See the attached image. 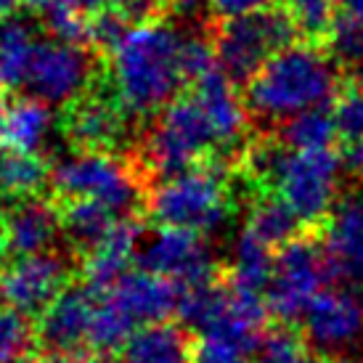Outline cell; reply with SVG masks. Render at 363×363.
<instances>
[{"mask_svg":"<svg viewBox=\"0 0 363 363\" xmlns=\"http://www.w3.org/2000/svg\"><path fill=\"white\" fill-rule=\"evenodd\" d=\"M122 363H194V342L178 323H149L122 347Z\"/></svg>","mask_w":363,"mask_h":363,"instance_id":"cell-20","label":"cell"},{"mask_svg":"<svg viewBox=\"0 0 363 363\" xmlns=\"http://www.w3.org/2000/svg\"><path fill=\"white\" fill-rule=\"evenodd\" d=\"M38 35L27 21L9 19L0 27V88L24 91Z\"/></svg>","mask_w":363,"mask_h":363,"instance_id":"cell-24","label":"cell"},{"mask_svg":"<svg viewBox=\"0 0 363 363\" xmlns=\"http://www.w3.org/2000/svg\"><path fill=\"white\" fill-rule=\"evenodd\" d=\"M271 6L273 0H212V11L225 16V19H239V16L257 13V11H265Z\"/></svg>","mask_w":363,"mask_h":363,"instance_id":"cell-37","label":"cell"},{"mask_svg":"<svg viewBox=\"0 0 363 363\" xmlns=\"http://www.w3.org/2000/svg\"><path fill=\"white\" fill-rule=\"evenodd\" d=\"M6 111H9V104H6V93H3V88H0V122H3V117H6Z\"/></svg>","mask_w":363,"mask_h":363,"instance_id":"cell-45","label":"cell"},{"mask_svg":"<svg viewBox=\"0 0 363 363\" xmlns=\"http://www.w3.org/2000/svg\"><path fill=\"white\" fill-rule=\"evenodd\" d=\"M300 220L279 196H262L252 204L250 210V220H247V231H252L257 239L268 244V247H279L289 244L297 239L300 233Z\"/></svg>","mask_w":363,"mask_h":363,"instance_id":"cell-26","label":"cell"},{"mask_svg":"<svg viewBox=\"0 0 363 363\" xmlns=\"http://www.w3.org/2000/svg\"><path fill=\"white\" fill-rule=\"evenodd\" d=\"M353 363H363V358H361V361H353Z\"/></svg>","mask_w":363,"mask_h":363,"instance_id":"cell-46","label":"cell"},{"mask_svg":"<svg viewBox=\"0 0 363 363\" xmlns=\"http://www.w3.org/2000/svg\"><path fill=\"white\" fill-rule=\"evenodd\" d=\"M143 242V225L133 215H122L114 223L109 236L104 239L93 252L85 255L82 262V279L91 292L106 294L120 281L125 273H130V262L138 257Z\"/></svg>","mask_w":363,"mask_h":363,"instance_id":"cell-15","label":"cell"},{"mask_svg":"<svg viewBox=\"0 0 363 363\" xmlns=\"http://www.w3.org/2000/svg\"><path fill=\"white\" fill-rule=\"evenodd\" d=\"M69 265L56 252L27 255L0 271V300L24 315H43L67 289Z\"/></svg>","mask_w":363,"mask_h":363,"instance_id":"cell-11","label":"cell"},{"mask_svg":"<svg viewBox=\"0 0 363 363\" xmlns=\"http://www.w3.org/2000/svg\"><path fill=\"white\" fill-rule=\"evenodd\" d=\"M125 111L114 99L104 96H82L72 104L67 117V133L72 141L80 143L88 152H104L106 146L122 138L125 133Z\"/></svg>","mask_w":363,"mask_h":363,"instance_id":"cell-18","label":"cell"},{"mask_svg":"<svg viewBox=\"0 0 363 363\" xmlns=\"http://www.w3.org/2000/svg\"><path fill=\"white\" fill-rule=\"evenodd\" d=\"M40 347L38 326L24 313L0 305V363H27Z\"/></svg>","mask_w":363,"mask_h":363,"instance_id":"cell-28","label":"cell"},{"mask_svg":"<svg viewBox=\"0 0 363 363\" xmlns=\"http://www.w3.org/2000/svg\"><path fill=\"white\" fill-rule=\"evenodd\" d=\"M257 363H321L308 340L297 332L279 326L257 345Z\"/></svg>","mask_w":363,"mask_h":363,"instance_id":"cell-29","label":"cell"},{"mask_svg":"<svg viewBox=\"0 0 363 363\" xmlns=\"http://www.w3.org/2000/svg\"><path fill=\"white\" fill-rule=\"evenodd\" d=\"M51 172L35 154H21L0 146V199H32Z\"/></svg>","mask_w":363,"mask_h":363,"instance_id":"cell-25","label":"cell"},{"mask_svg":"<svg viewBox=\"0 0 363 363\" xmlns=\"http://www.w3.org/2000/svg\"><path fill=\"white\" fill-rule=\"evenodd\" d=\"M45 27L53 40L69 43V45H85L91 43V19L80 11H53L45 13Z\"/></svg>","mask_w":363,"mask_h":363,"instance_id":"cell-33","label":"cell"},{"mask_svg":"<svg viewBox=\"0 0 363 363\" xmlns=\"http://www.w3.org/2000/svg\"><path fill=\"white\" fill-rule=\"evenodd\" d=\"M292 16L286 9H265L239 19H225L215 38V53L220 67L233 82H250L268 61L294 45Z\"/></svg>","mask_w":363,"mask_h":363,"instance_id":"cell-5","label":"cell"},{"mask_svg":"<svg viewBox=\"0 0 363 363\" xmlns=\"http://www.w3.org/2000/svg\"><path fill=\"white\" fill-rule=\"evenodd\" d=\"M337 135L340 133H337L332 111L326 109L303 111L281 125V143L286 149H300V152L332 149Z\"/></svg>","mask_w":363,"mask_h":363,"instance_id":"cell-27","label":"cell"},{"mask_svg":"<svg viewBox=\"0 0 363 363\" xmlns=\"http://www.w3.org/2000/svg\"><path fill=\"white\" fill-rule=\"evenodd\" d=\"M40 363H111V358L101 350H69V353H48Z\"/></svg>","mask_w":363,"mask_h":363,"instance_id":"cell-38","label":"cell"},{"mask_svg":"<svg viewBox=\"0 0 363 363\" xmlns=\"http://www.w3.org/2000/svg\"><path fill=\"white\" fill-rule=\"evenodd\" d=\"M111 11L122 13L125 19H146V13L154 9V0H106Z\"/></svg>","mask_w":363,"mask_h":363,"instance_id":"cell-39","label":"cell"},{"mask_svg":"<svg viewBox=\"0 0 363 363\" xmlns=\"http://www.w3.org/2000/svg\"><path fill=\"white\" fill-rule=\"evenodd\" d=\"M53 130V114L48 104L38 99H19L11 104L0 122V146L21 154H38L48 143Z\"/></svg>","mask_w":363,"mask_h":363,"instance_id":"cell-21","label":"cell"},{"mask_svg":"<svg viewBox=\"0 0 363 363\" xmlns=\"http://www.w3.org/2000/svg\"><path fill=\"white\" fill-rule=\"evenodd\" d=\"M337 93V61L315 45L294 43L247 82V106L260 120L286 122L303 111L326 109Z\"/></svg>","mask_w":363,"mask_h":363,"instance_id":"cell-2","label":"cell"},{"mask_svg":"<svg viewBox=\"0 0 363 363\" xmlns=\"http://www.w3.org/2000/svg\"><path fill=\"white\" fill-rule=\"evenodd\" d=\"M21 0H0V21H9Z\"/></svg>","mask_w":363,"mask_h":363,"instance_id":"cell-44","label":"cell"},{"mask_svg":"<svg viewBox=\"0 0 363 363\" xmlns=\"http://www.w3.org/2000/svg\"><path fill=\"white\" fill-rule=\"evenodd\" d=\"M61 231V210L43 199H21L6 215V233H9L11 252L40 255L51 252V244Z\"/></svg>","mask_w":363,"mask_h":363,"instance_id":"cell-19","label":"cell"},{"mask_svg":"<svg viewBox=\"0 0 363 363\" xmlns=\"http://www.w3.org/2000/svg\"><path fill=\"white\" fill-rule=\"evenodd\" d=\"M128 27H130V24H128L125 16L117 13V11H104V13H96V16L91 19V43L104 45L106 51H111V48L117 45V40L125 35Z\"/></svg>","mask_w":363,"mask_h":363,"instance_id":"cell-35","label":"cell"},{"mask_svg":"<svg viewBox=\"0 0 363 363\" xmlns=\"http://www.w3.org/2000/svg\"><path fill=\"white\" fill-rule=\"evenodd\" d=\"M334 279L326 250L313 236H297L276 255L273 279L265 289V305L281 323L303 318L311 303Z\"/></svg>","mask_w":363,"mask_h":363,"instance_id":"cell-7","label":"cell"},{"mask_svg":"<svg viewBox=\"0 0 363 363\" xmlns=\"http://www.w3.org/2000/svg\"><path fill=\"white\" fill-rule=\"evenodd\" d=\"M247 347L220 334H202L194 345V363H247Z\"/></svg>","mask_w":363,"mask_h":363,"instance_id":"cell-34","label":"cell"},{"mask_svg":"<svg viewBox=\"0 0 363 363\" xmlns=\"http://www.w3.org/2000/svg\"><path fill=\"white\" fill-rule=\"evenodd\" d=\"M149 212L167 228H183L202 236L218 231L231 212L225 172L218 164H196L164 178L149 196Z\"/></svg>","mask_w":363,"mask_h":363,"instance_id":"cell-4","label":"cell"},{"mask_svg":"<svg viewBox=\"0 0 363 363\" xmlns=\"http://www.w3.org/2000/svg\"><path fill=\"white\" fill-rule=\"evenodd\" d=\"M337 133L347 141H363V82H350L337 93L332 109Z\"/></svg>","mask_w":363,"mask_h":363,"instance_id":"cell-31","label":"cell"},{"mask_svg":"<svg viewBox=\"0 0 363 363\" xmlns=\"http://www.w3.org/2000/svg\"><path fill=\"white\" fill-rule=\"evenodd\" d=\"M186 35L167 21L130 24L109 51L114 101L128 117H146L175 101L186 77Z\"/></svg>","mask_w":363,"mask_h":363,"instance_id":"cell-1","label":"cell"},{"mask_svg":"<svg viewBox=\"0 0 363 363\" xmlns=\"http://www.w3.org/2000/svg\"><path fill=\"white\" fill-rule=\"evenodd\" d=\"M350 167L363 178V141L353 143V149H350Z\"/></svg>","mask_w":363,"mask_h":363,"instance_id":"cell-42","label":"cell"},{"mask_svg":"<svg viewBox=\"0 0 363 363\" xmlns=\"http://www.w3.org/2000/svg\"><path fill=\"white\" fill-rule=\"evenodd\" d=\"M104 297L117 305L135 326L141 323L149 326V323L167 321V315L178 313L181 284L167 281L149 271L125 273Z\"/></svg>","mask_w":363,"mask_h":363,"instance_id":"cell-14","label":"cell"},{"mask_svg":"<svg viewBox=\"0 0 363 363\" xmlns=\"http://www.w3.org/2000/svg\"><path fill=\"white\" fill-rule=\"evenodd\" d=\"M303 326L315 350H347L363 337V297L350 289H323L305 311Z\"/></svg>","mask_w":363,"mask_h":363,"instance_id":"cell-12","label":"cell"},{"mask_svg":"<svg viewBox=\"0 0 363 363\" xmlns=\"http://www.w3.org/2000/svg\"><path fill=\"white\" fill-rule=\"evenodd\" d=\"M138 262H141L143 271L181 284V286L218 279L215 276V257H212L204 236L194 231H183V228L162 225L149 239H143Z\"/></svg>","mask_w":363,"mask_h":363,"instance_id":"cell-10","label":"cell"},{"mask_svg":"<svg viewBox=\"0 0 363 363\" xmlns=\"http://www.w3.org/2000/svg\"><path fill=\"white\" fill-rule=\"evenodd\" d=\"M257 170L271 181L276 196L297 215V220L313 225L332 212L340 191L342 160L334 149L300 152L284 146L262 154Z\"/></svg>","mask_w":363,"mask_h":363,"instance_id":"cell-3","label":"cell"},{"mask_svg":"<svg viewBox=\"0 0 363 363\" xmlns=\"http://www.w3.org/2000/svg\"><path fill=\"white\" fill-rule=\"evenodd\" d=\"M191 99L199 104L204 117L210 120L218 146H233L239 143L244 133V104L236 93L233 80L218 67L210 74L191 82Z\"/></svg>","mask_w":363,"mask_h":363,"instance_id":"cell-17","label":"cell"},{"mask_svg":"<svg viewBox=\"0 0 363 363\" xmlns=\"http://www.w3.org/2000/svg\"><path fill=\"white\" fill-rule=\"evenodd\" d=\"M99 300L88 286H72L40 315L38 337L48 353H69L91 347V329Z\"/></svg>","mask_w":363,"mask_h":363,"instance_id":"cell-13","label":"cell"},{"mask_svg":"<svg viewBox=\"0 0 363 363\" xmlns=\"http://www.w3.org/2000/svg\"><path fill=\"white\" fill-rule=\"evenodd\" d=\"M337 9H340V16L363 24V0H337Z\"/></svg>","mask_w":363,"mask_h":363,"instance_id":"cell-41","label":"cell"},{"mask_svg":"<svg viewBox=\"0 0 363 363\" xmlns=\"http://www.w3.org/2000/svg\"><path fill=\"white\" fill-rule=\"evenodd\" d=\"M286 13L292 16L297 32L308 38H329L334 21L340 19L337 0H286Z\"/></svg>","mask_w":363,"mask_h":363,"instance_id":"cell-30","label":"cell"},{"mask_svg":"<svg viewBox=\"0 0 363 363\" xmlns=\"http://www.w3.org/2000/svg\"><path fill=\"white\" fill-rule=\"evenodd\" d=\"M329 48L337 64L345 67H363V24L340 16L329 32Z\"/></svg>","mask_w":363,"mask_h":363,"instance_id":"cell-32","label":"cell"},{"mask_svg":"<svg viewBox=\"0 0 363 363\" xmlns=\"http://www.w3.org/2000/svg\"><path fill=\"white\" fill-rule=\"evenodd\" d=\"M323 250L334 279L363 289V196L337 204L326 223Z\"/></svg>","mask_w":363,"mask_h":363,"instance_id":"cell-16","label":"cell"},{"mask_svg":"<svg viewBox=\"0 0 363 363\" xmlns=\"http://www.w3.org/2000/svg\"><path fill=\"white\" fill-rule=\"evenodd\" d=\"M24 6H30L43 13L53 11H80V13H99L106 0H21Z\"/></svg>","mask_w":363,"mask_h":363,"instance_id":"cell-36","label":"cell"},{"mask_svg":"<svg viewBox=\"0 0 363 363\" xmlns=\"http://www.w3.org/2000/svg\"><path fill=\"white\" fill-rule=\"evenodd\" d=\"M215 146L218 138L210 120L189 93L162 109L157 125L149 133L146 157L157 175L172 178L178 172L196 167L204 160V154L212 152Z\"/></svg>","mask_w":363,"mask_h":363,"instance_id":"cell-8","label":"cell"},{"mask_svg":"<svg viewBox=\"0 0 363 363\" xmlns=\"http://www.w3.org/2000/svg\"><path fill=\"white\" fill-rule=\"evenodd\" d=\"M273 247L257 239L252 231L244 228L236 236L233 244V260L231 271H228V284L244 292L260 294L262 289H268V284L273 279V265H276V255L271 252Z\"/></svg>","mask_w":363,"mask_h":363,"instance_id":"cell-22","label":"cell"},{"mask_svg":"<svg viewBox=\"0 0 363 363\" xmlns=\"http://www.w3.org/2000/svg\"><path fill=\"white\" fill-rule=\"evenodd\" d=\"M51 186L67 202L91 199L106 204L117 215H130L141 199V181L125 162L88 149L61 157L51 170Z\"/></svg>","mask_w":363,"mask_h":363,"instance_id":"cell-6","label":"cell"},{"mask_svg":"<svg viewBox=\"0 0 363 363\" xmlns=\"http://www.w3.org/2000/svg\"><path fill=\"white\" fill-rule=\"evenodd\" d=\"M9 252H11V247H9V233H6V218H0V268H3Z\"/></svg>","mask_w":363,"mask_h":363,"instance_id":"cell-43","label":"cell"},{"mask_svg":"<svg viewBox=\"0 0 363 363\" xmlns=\"http://www.w3.org/2000/svg\"><path fill=\"white\" fill-rule=\"evenodd\" d=\"M91 74V53L82 45H69V43L48 38V40H38L35 45L24 91L48 106L74 104L77 99H82Z\"/></svg>","mask_w":363,"mask_h":363,"instance_id":"cell-9","label":"cell"},{"mask_svg":"<svg viewBox=\"0 0 363 363\" xmlns=\"http://www.w3.org/2000/svg\"><path fill=\"white\" fill-rule=\"evenodd\" d=\"M120 218L122 215L109 210L106 204L91 202V199H74V202H67V207L61 210V231L69 236V242L82 255H88L109 236Z\"/></svg>","mask_w":363,"mask_h":363,"instance_id":"cell-23","label":"cell"},{"mask_svg":"<svg viewBox=\"0 0 363 363\" xmlns=\"http://www.w3.org/2000/svg\"><path fill=\"white\" fill-rule=\"evenodd\" d=\"M172 6L183 21H199L212 9V0H172Z\"/></svg>","mask_w":363,"mask_h":363,"instance_id":"cell-40","label":"cell"}]
</instances>
